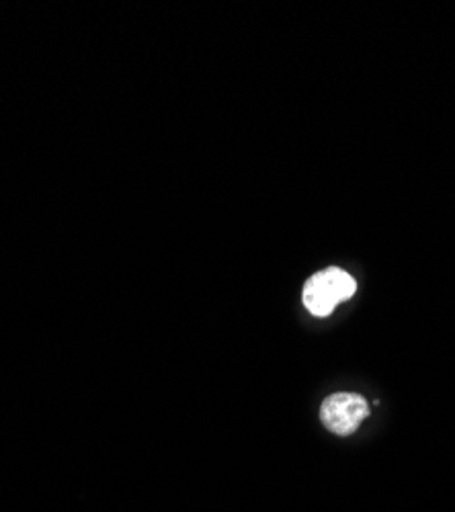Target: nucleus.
<instances>
[{
	"instance_id": "nucleus-1",
	"label": "nucleus",
	"mask_w": 455,
	"mask_h": 512,
	"mask_svg": "<svg viewBox=\"0 0 455 512\" xmlns=\"http://www.w3.org/2000/svg\"><path fill=\"white\" fill-rule=\"evenodd\" d=\"M357 291V281L351 273L328 267L318 273H314L302 291V302L306 310L316 318H328L341 306L343 302H349Z\"/></svg>"
},
{
	"instance_id": "nucleus-2",
	"label": "nucleus",
	"mask_w": 455,
	"mask_h": 512,
	"mask_svg": "<svg viewBox=\"0 0 455 512\" xmlns=\"http://www.w3.org/2000/svg\"><path fill=\"white\" fill-rule=\"evenodd\" d=\"M369 416V404L361 394H330L320 406V420L337 437L353 435Z\"/></svg>"
}]
</instances>
